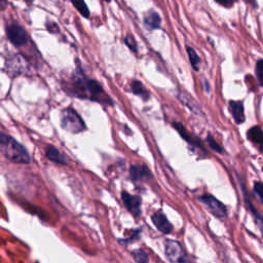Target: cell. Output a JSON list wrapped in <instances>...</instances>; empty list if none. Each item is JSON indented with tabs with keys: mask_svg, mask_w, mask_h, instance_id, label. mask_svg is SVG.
<instances>
[{
	"mask_svg": "<svg viewBox=\"0 0 263 263\" xmlns=\"http://www.w3.org/2000/svg\"><path fill=\"white\" fill-rule=\"evenodd\" d=\"M63 87L64 91L70 94V96L99 102L102 104L113 105L111 98L104 92L101 84L96 80L87 77L82 69H80L78 66L75 69L71 80Z\"/></svg>",
	"mask_w": 263,
	"mask_h": 263,
	"instance_id": "obj_1",
	"label": "cell"
},
{
	"mask_svg": "<svg viewBox=\"0 0 263 263\" xmlns=\"http://www.w3.org/2000/svg\"><path fill=\"white\" fill-rule=\"evenodd\" d=\"M0 148H2L3 154L13 162L29 163L31 161L27 149L9 135H0Z\"/></svg>",
	"mask_w": 263,
	"mask_h": 263,
	"instance_id": "obj_2",
	"label": "cell"
},
{
	"mask_svg": "<svg viewBox=\"0 0 263 263\" xmlns=\"http://www.w3.org/2000/svg\"><path fill=\"white\" fill-rule=\"evenodd\" d=\"M60 122L62 128L72 134H79L86 129L80 115L72 108H65L61 111Z\"/></svg>",
	"mask_w": 263,
	"mask_h": 263,
	"instance_id": "obj_3",
	"label": "cell"
},
{
	"mask_svg": "<svg viewBox=\"0 0 263 263\" xmlns=\"http://www.w3.org/2000/svg\"><path fill=\"white\" fill-rule=\"evenodd\" d=\"M164 253L171 263H193L183 246L174 240H164Z\"/></svg>",
	"mask_w": 263,
	"mask_h": 263,
	"instance_id": "obj_4",
	"label": "cell"
},
{
	"mask_svg": "<svg viewBox=\"0 0 263 263\" xmlns=\"http://www.w3.org/2000/svg\"><path fill=\"white\" fill-rule=\"evenodd\" d=\"M199 200L207 206V208L211 211V213L218 217L223 218L227 215V209L223 203H221L219 200H217L215 197L211 195H203L199 198Z\"/></svg>",
	"mask_w": 263,
	"mask_h": 263,
	"instance_id": "obj_5",
	"label": "cell"
},
{
	"mask_svg": "<svg viewBox=\"0 0 263 263\" xmlns=\"http://www.w3.org/2000/svg\"><path fill=\"white\" fill-rule=\"evenodd\" d=\"M7 35L9 40L15 46H23L28 42V34L23 27L13 24L7 27Z\"/></svg>",
	"mask_w": 263,
	"mask_h": 263,
	"instance_id": "obj_6",
	"label": "cell"
},
{
	"mask_svg": "<svg viewBox=\"0 0 263 263\" xmlns=\"http://www.w3.org/2000/svg\"><path fill=\"white\" fill-rule=\"evenodd\" d=\"M122 200L126 206V208L136 217L141 215V198L137 196H133L127 192L122 193Z\"/></svg>",
	"mask_w": 263,
	"mask_h": 263,
	"instance_id": "obj_7",
	"label": "cell"
},
{
	"mask_svg": "<svg viewBox=\"0 0 263 263\" xmlns=\"http://www.w3.org/2000/svg\"><path fill=\"white\" fill-rule=\"evenodd\" d=\"M152 222L155 225V227L164 234H169L171 233L172 229H173V225L170 223L168 217L165 216V214L162 211H157L156 213H154L151 216Z\"/></svg>",
	"mask_w": 263,
	"mask_h": 263,
	"instance_id": "obj_8",
	"label": "cell"
},
{
	"mask_svg": "<svg viewBox=\"0 0 263 263\" xmlns=\"http://www.w3.org/2000/svg\"><path fill=\"white\" fill-rule=\"evenodd\" d=\"M173 127L175 128V130H176V131L179 133V135L182 137V139H184V140H185L186 142H188L190 145H193V146H195V147L201 149L204 153L207 152V151L205 150L204 145L202 144V142H201L199 139L194 138L193 135L185 129V127H184L181 123H176V122H175V123H173Z\"/></svg>",
	"mask_w": 263,
	"mask_h": 263,
	"instance_id": "obj_9",
	"label": "cell"
},
{
	"mask_svg": "<svg viewBox=\"0 0 263 263\" xmlns=\"http://www.w3.org/2000/svg\"><path fill=\"white\" fill-rule=\"evenodd\" d=\"M130 175L133 181H142L152 177L150 170L144 164H134L130 168Z\"/></svg>",
	"mask_w": 263,
	"mask_h": 263,
	"instance_id": "obj_10",
	"label": "cell"
},
{
	"mask_svg": "<svg viewBox=\"0 0 263 263\" xmlns=\"http://www.w3.org/2000/svg\"><path fill=\"white\" fill-rule=\"evenodd\" d=\"M229 110L237 125H241L245 122V111H244V104L242 101H230L229 102Z\"/></svg>",
	"mask_w": 263,
	"mask_h": 263,
	"instance_id": "obj_11",
	"label": "cell"
},
{
	"mask_svg": "<svg viewBox=\"0 0 263 263\" xmlns=\"http://www.w3.org/2000/svg\"><path fill=\"white\" fill-rule=\"evenodd\" d=\"M242 188H243V193H244V199H245V202H246V204H247V206H248L249 210L251 211V214L253 215V217H254V219H255L256 225L258 226V228H259V230H260V232H261L262 236H263V217H262V216H261V214L257 211V209L254 207V205L252 204V202L250 201L249 196H248V194H247L246 188H245V186H244V185H242Z\"/></svg>",
	"mask_w": 263,
	"mask_h": 263,
	"instance_id": "obj_12",
	"label": "cell"
},
{
	"mask_svg": "<svg viewBox=\"0 0 263 263\" xmlns=\"http://www.w3.org/2000/svg\"><path fill=\"white\" fill-rule=\"evenodd\" d=\"M45 156L53 162L62 164V165H66L68 164V159L67 157L55 146H47L46 150H45Z\"/></svg>",
	"mask_w": 263,
	"mask_h": 263,
	"instance_id": "obj_13",
	"label": "cell"
},
{
	"mask_svg": "<svg viewBox=\"0 0 263 263\" xmlns=\"http://www.w3.org/2000/svg\"><path fill=\"white\" fill-rule=\"evenodd\" d=\"M248 139L254 143L259 151L263 154V131L260 127L255 126L248 131Z\"/></svg>",
	"mask_w": 263,
	"mask_h": 263,
	"instance_id": "obj_14",
	"label": "cell"
},
{
	"mask_svg": "<svg viewBox=\"0 0 263 263\" xmlns=\"http://www.w3.org/2000/svg\"><path fill=\"white\" fill-rule=\"evenodd\" d=\"M144 24L149 30H156L160 28L161 19L156 12H149L144 18Z\"/></svg>",
	"mask_w": 263,
	"mask_h": 263,
	"instance_id": "obj_15",
	"label": "cell"
},
{
	"mask_svg": "<svg viewBox=\"0 0 263 263\" xmlns=\"http://www.w3.org/2000/svg\"><path fill=\"white\" fill-rule=\"evenodd\" d=\"M131 91L136 96L140 97L142 100L147 101L150 98V93L145 89L143 83L139 80H133L131 83Z\"/></svg>",
	"mask_w": 263,
	"mask_h": 263,
	"instance_id": "obj_16",
	"label": "cell"
},
{
	"mask_svg": "<svg viewBox=\"0 0 263 263\" xmlns=\"http://www.w3.org/2000/svg\"><path fill=\"white\" fill-rule=\"evenodd\" d=\"M186 51H187L188 58H189V61H190V64L193 66V68L196 71H199L201 63H202V60H201L200 56L198 55L196 50L194 47H192V46H186Z\"/></svg>",
	"mask_w": 263,
	"mask_h": 263,
	"instance_id": "obj_17",
	"label": "cell"
},
{
	"mask_svg": "<svg viewBox=\"0 0 263 263\" xmlns=\"http://www.w3.org/2000/svg\"><path fill=\"white\" fill-rule=\"evenodd\" d=\"M70 2L82 17L84 18L90 17V10L87 8L84 0H70Z\"/></svg>",
	"mask_w": 263,
	"mask_h": 263,
	"instance_id": "obj_18",
	"label": "cell"
},
{
	"mask_svg": "<svg viewBox=\"0 0 263 263\" xmlns=\"http://www.w3.org/2000/svg\"><path fill=\"white\" fill-rule=\"evenodd\" d=\"M132 257L137 263H148L149 257L147 252H145L143 249H137L132 252Z\"/></svg>",
	"mask_w": 263,
	"mask_h": 263,
	"instance_id": "obj_19",
	"label": "cell"
},
{
	"mask_svg": "<svg viewBox=\"0 0 263 263\" xmlns=\"http://www.w3.org/2000/svg\"><path fill=\"white\" fill-rule=\"evenodd\" d=\"M178 99L184 104V105H186L188 108H190L193 111H195V112H197V110H200L199 109V107L197 106V104H196V102L193 100V98H190L187 94H179L178 95Z\"/></svg>",
	"mask_w": 263,
	"mask_h": 263,
	"instance_id": "obj_20",
	"label": "cell"
},
{
	"mask_svg": "<svg viewBox=\"0 0 263 263\" xmlns=\"http://www.w3.org/2000/svg\"><path fill=\"white\" fill-rule=\"evenodd\" d=\"M207 143L210 146V148L212 150H214L217 153H223V148L217 143V141L213 138V136L211 134H208L207 136Z\"/></svg>",
	"mask_w": 263,
	"mask_h": 263,
	"instance_id": "obj_21",
	"label": "cell"
},
{
	"mask_svg": "<svg viewBox=\"0 0 263 263\" xmlns=\"http://www.w3.org/2000/svg\"><path fill=\"white\" fill-rule=\"evenodd\" d=\"M255 73L260 86H263V60H258L255 67Z\"/></svg>",
	"mask_w": 263,
	"mask_h": 263,
	"instance_id": "obj_22",
	"label": "cell"
},
{
	"mask_svg": "<svg viewBox=\"0 0 263 263\" xmlns=\"http://www.w3.org/2000/svg\"><path fill=\"white\" fill-rule=\"evenodd\" d=\"M124 42L126 43V45L135 54L138 53V46H137V41L135 39V37L133 35H127L124 38Z\"/></svg>",
	"mask_w": 263,
	"mask_h": 263,
	"instance_id": "obj_23",
	"label": "cell"
},
{
	"mask_svg": "<svg viewBox=\"0 0 263 263\" xmlns=\"http://www.w3.org/2000/svg\"><path fill=\"white\" fill-rule=\"evenodd\" d=\"M254 192L259 198V200L263 203V183L260 181H256L254 183Z\"/></svg>",
	"mask_w": 263,
	"mask_h": 263,
	"instance_id": "obj_24",
	"label": "cell"
},
{
	"mask_svg": "<svg viewBox=\"0 0 263 263\" xmlns=\"http://www.w3.org/2000/svg\"><path fill=\"white\" fill-rule=\"evenodd\" d=\"M215 2H216L218 5H220V6L224 7V8L229 9V8L233 7V5H234V3H235V0H215Z\"/></svg>",
	"mask_w": 263,
	"mask_h": 263,
	"instance_id": "obj_25",
	"label": "cell"
},
{
	"mask_svg": "<svg viewBox=\"0 0 263 263\" xmlns=\"http://www.w3.org/2000/svg\"><path fill=\"white\" fill-rule=\"evenodd\" d=\"M141 233V229H137L135 232H134V234L129 238V240H123V241H121L123 244H130L131 242H134V241H137L138 238H139V234Z\"/></svg>",
	"mask_w": 263,
	"mask_h": 263,
	"instance_id": "obj_26",
	"label": "cell"
},
{
	"mask_svg": "<svg viewBox=\"0 0 263 263\" xmlns=\"http://www.w3.org/2000/svg\"><path fill=\"white\" fill-rule=\"evenodd\" d=\"M46 27H47V30L51 31L52 33H57L59 31V27L57 24L53 23V22H50V23H46Z\"/></svg>",
	"mask_w": 263,
	"mask_h": 263,
	"instance_id": "obj_27",
	"label": "cell"
},
{
	"mask_svg": "<svg viewBox=\"0 0 263 263\" xmlns=\"http://www.w3.org/2000/svg\"><path fill=\"white\" fill-rule=\"evenodd\" d=\"M246 2L248 4H250L251 6H253V7H256V2H255V0H246Z\"/></svg>",
	"mask_w": 263,
	"mask_h": 263,
	"instance_id": "obj_28",
	"label": "cell"
},
{
	"mask_svg": "<svg viewBox=\"0 0 263 263\" xmlns=\"http://www.w3.org/2000/svg\"><path fill=\"white\" fill-rule=\"evenodd\" d=\"M104 2H106V3H110V2H111V0H104Z\"/></svg>",
	"mask_w": 263,
	"mask_h": 263,
	"instance_id": "obj_29",
	"label": "cell"
}]
</instances>
